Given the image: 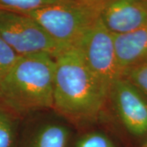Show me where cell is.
Here are the masks:
<instances>
[{
    "label": "cell",
    "instance_id": "6",
    "mask_svg": "<svg viewBox=\"0 0 147 147\" xmlns=\"http://www.w3.org/2000/svg\"><path fill=\"white\" fill-rule=\"evenodd\" d=\"M109 98L127 131L136 137L147 134V99L132 84L121 78L113 84Z\"/></svg>",
    "mask_w": 147,
    "mask_h": 147
},
{
    "label": "cell",
    "instance_id": "16",
    "mask_svg": "<svg viewBox=\"0 0 147 147\" xmlns=\"http://www.w3.org/2000/svg\"><path fill=\"white\" fill-rule=\"evenodd\" d=\"M146 1H147V0H146Z\"/></svg>",
    "mask_w": 147,
    "mask_h": 147
},
{
    "label": "cell",
    "instance_id": "13",
    "mask_svg": "<svg viewBox=\"0 0 147 147\" xmlns=\"http://www.w3.org/2000/svg\"><path fill=\"white\" fill-rule=\"evenodd\" d=\"M16 52L0 37V77L5 75L20 58Z\"/></svg>",
    "mask_w": 147,
    "mask_h": 147
},
{
    "label": "cell",
    "instance_id": "3",
    "mask_svg": "<svg viewBox=\"0 0 147 147\" xmlns=\"http://www.w3.org/2000/svg\"><path fill=\"white\" fill-rule=\"evenodd\" d=\"M104 0H62L26 16L65 48L74 47L99 20Z\"/></svg>",
    "mask_w": 147,
    "mask_h": 147
},
{
    "label": "cell",
    "instance_id": "8",
    "mask_svg": "<svg viewBox=\"0 0 147 147\" xmlns=\"http://www.w3.org/2000/svg\"><path fill=\"white\" fill-rule=\"evenodd\" d=\"M116 56L123 72L147 62V26L123 34L114 35Z\"/></svg>",
    "mask_w": 147,
    "mask_h": 147
},
{
    "label": "cell",
    "instance_id": "4",
    "mask_svg": "<svg viewBox=\"0 0 147 147\" xmlns=\"http://www.w3.org/2000/svg\"><path fill=\"white\" fill-rule=\"evenodd\" d=\"M0 37L20 56L46 54L56 59L66 49L31 17L2 9Z\"/></svg>",
    "mask_w": 147,
    "mask_h": 147
},
{
    "label": "cell",
    "instance_id": "5",
    "mask_svg": "<svg viewBox=\"0 0 147 147\" xmlns=\"http://www.w3.org/2000/svg\"><path fill=\"white\" fill-rule=\"evenodd\" d=\"M74 47L79 49L91 72L109 96L113 84L123 78L116 56L114 34L99 18Z\"/></svg>",
    "mask_w": 147,
    "mask_h": 147
},
{
    "label": "cell",
    "instance_id": "1",
    "mask_svg": "<svg viewBox=\"0 0 147 147\" xmlns=\"http://www.w3.org/2000/svg\"><path fill=\"white\" fill-rule=\"evenodd\" d=\"M109 96L76 47L55 59L53 109L76 123L96 120Z\"/></svg>",
    "mask_w": 147,
    "mask_h": 147
},
{
    "label": "cell",
    "instance_id": "15",
    "mask_svg": "<svg viewBox=\"0 0 147 147\" xmlns=\"http://www.w3.org/2000/svg\"><path fill=\"white\" fill-rule=\"evenodd\" d=\"M144 147H147V142L145 143V145H144Z\"/></svg>",
    "mask_w": 147,
    "mask_h": 147
},
{
    "label": "cell",
    "instance_id": "10",
    "mask_svg": "<svg viewBox=\"0 0 147 147\" xmlns=\"http://www.w3.org/2000/svg\"><path fill=\"white\" fill-rule=\"evenodd\" d=\"M61 1L62 0H0V9L26 15Z\"/></svg>",
    "mask_w": 147,
    "mask_h": 147
},
{
    "label": "cell",
    "instance_id": "14",
    "mask_svg": "<svg viewBox=\"0 0 147 147\" xmlns=\"http://www.w3.org/2000/svg\"><path fill=\"white\" fill-rule=\"evenodd\" d=\"M75 147H116L105 134L98 131H92L84 135L77 142Z\"/></svg>",
    "mask_w": 147,
    "mask_h": 147
},
{
    "label": "cell",
    "instance_id": "7",
    "mask_svg": "<svg viewBox=\"0 0 147 147\" xmlns=\"http://www.w3.org/2000/svg\"><path fill=\"white\" fill-rule=\"evenodd\" d=\"M100 19L114 35L147 26L146 0H104Z\"/></svg>",
    "mask_w": 147,
    "mask_h": 147
},
{
    "label": "cell",
    "instance_id": "9",
    "mask_svg": "<svg viewBox=\"0 0 147 147\" xmlns=\"http://www.w3.org/2000/svg\"><path fill=\"white\" fill-rule=\"evenodd\" d=\"M69 132L65 127L50 123L38 130L31 147H66Z\"/></svg>",
    "mask_w": 147,
    "mask_h": 147
},
{
    "label": "cell",
    "instance_id": "12",
    "mask_svg": "<svg viewBox=\"0 0 147 147\" xmlns=\"http://www.w3.org/2000/svg\"><path fill=\"white\" fill-rule=\"evenodd\" d=\"M123 78L129 81L147 99V62L125 70Z\"/></svg>",
    "mask_w": 147,
    "mask_h": 147
},
{
    "label": "cell",
    "instance_id": "11",
    "mask_svg": "<svg viewBox=\"0 0 147 147\" xmlns=\"http://www.w3.org/2000/svg\"><path fill=\"white\" fill-rule=\"evenodd\" d=\"M14 115L0 105V147H12L15 139Z\"/></svg>",
    "mask_w": 147,
    "mask_h": 147
},
{
    "label": "cell",
    "instance_id": "2",
    "mask_svg": "<svg viewBox=\"0 0 147 147\" xmlns=\"http://www.w3.org/2000/svg\"><path fill=\"white\" fill-rule=\"evenodd\" d=\"M55 59L46 54L21 56L0 77V105L25 115L53 108Z\"/></svg>",
    "mask_w": 147,
    "mask_h": 147
}]
</instances>
